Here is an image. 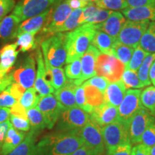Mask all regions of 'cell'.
Here are the masks:
<instances>
[{"mask_svg": "<svg viewBox=\"0 0 155 155\" xmlns=\"http://www.w3.org/2000/svg\"><path fill=\"white\" fill-rule=\"evenodd\" d=\"M85 144L80 135L55 132L45 136L35 145V155H71Z\"/></svg>", "mask_w": 155, "mask_h": 155, "instance_id": "obj_1", "label": "cell"}, {"mask_svg": "<svg viewBox=\"0 0 155 155\" xmlns=\"http://www.w3.org/2000/svg\"><path fill=\"white\" fill-rule=\"evenodd\" d=\"M96 31V25L86 23L66 32L67 59L65 63H71L82 58L92 43Z\"/></svg>", "mask_w": 155, "mask_h": 155, "instance_id": "obj_2", "label": "cell"}, {"mask_svg": "<svg viewBox=\"0 0 155 155\" xmlns=\"http://www.w3.org/2000/svg\"><path fill=\"white\" fill-rule=\"evenodd\" d=\"M44 60L55 68H62L67 59L66 33L58 32L45 39L41 43Z\"/></svg>", "mask_w": 155, "mask_h": 155, "instance_id": "obj_3", "label": "cell"}, {"mask_svg": "<svg viewBox=\"0 0 155 155\" xmlns=\"http://www.w3.org/2000/svg\"><path fill=\"white\" fill-rule=\"evenodd\" d=\"M91 119V114L81 108L74 106L65 108L58 119L56 131L58 132L77 133Z\"/></svg>", "mask_w": 155, "mask_h": 155, "instance_id": "obj_4", "label": "cell"}, {"mask_svg": "<svg viewBox=\"0 0 155 155\" xmlns=\"http://www.w3.org/2000/svg\"><path fill=\"white\" fill-rule=\"evenodd\" d=\"M125 67L124 64L114 55L100 53L96 62V73L110 83H114L121 80Z\"/></svg>", "mask_w": 155, "mask_h": 155, "instance_id": "obj_5", "label": "cell"}, {"mask_svg": "<svg viewBox=\"0 0 155 155\" xmlns=\"http://www.w3.org/2000/svg\"><path fill=\"white\" fill-rule=\"evenodd\" d=\"M102 134L106 154L120 145L131 144L129 137V126L119 120L103 127Z\"/></svg>", "mask_w": 155, "mask_h": 155, "instance_id": "obj_6", "label": "cell"}, {"mask_svg": "<svg viewBox=\"0 0 155 155\" xmlns=\"http://www.w3.org/2000/svg\"><path fill=\"white\" fill-rule=\"evenodd\" d=\"M72 12L73 9L67 0L56 1L55 5L51 7V11L42 28V32L51 35L57 33L58 30L63 26Z\"/></svg>", "mask_w": 155, "mask_h": 155, "instance_id": "obj_7", "label": "cell"}, {"mask_svg": "<svg viewBox=\"0 0 155 155\" xmlns=\"http://www.w3.org/2000/svg\"><path fill=\"white\" fill-rule=\"evenodd\" d=\"M76 134L82 137L85 144L94 154L103 155L105 150V144L103 138L102 127L92 119L91 116L88 123Z\"/></svg>", "mask_w": 155, "mask_h": 155, "instance_id": "obj_8", "label": "cell"}, {"mask_svg": "<svg viewBox=\"0 0 155 155\" xmlns=\"http://www.w3.org/2000/svg\"><path fill=\"white\" fill-rule=\"evenodd\" d=\"M149 24L150 21L127 20L116 38V40L135 49L139 45L141 37L148 28Z\"/></svg>", "mask_w": 155, "mask_h": 155, "instance_id": "obj_9", "label": "cell"}, {"mask_svg": "<svg viewBox=\"0 0 155 155\" xmlns=\"http://www.w3.org/2000/svg\"><path fill=\"white\" fill-rule=\"evenodd\" d=\"M57 0H21L15 5L12 14L19 20H26L49 9Z\"/></svg>", "mask_w": 155, "mask_h": 155, "instance_id": "obj_10", "label": "cell"}, {"mask_svg": "<svg viewBox=\"0 0 155 155\" xmlns=\"http://www.w3.org/2000/svg\"><path fill=\"white\" fill-rule=\"evenodd\" d=\"M141 91L139 89H128L123 101L119 107V121L129 126L134 115L141 106L140 96Z\"/></svg>", "mask_w": 155, "mask_h": 155, "instance_id": "obj_11", "label": "cell"}, {"mask_svg": "<svg viewBox=\"0 0 155 155\" xmlns=\"http://www.w3.org/2000/svg\"><path fill=\"white\" fill-rule=\"evenodd\" d=\"M36 106L43 114L47 128L49 129H53L65 108L52 94L40 97Z\"/></svg>", "mask_w": 155, "mask_h": 155, "instance_id": "obj_12", "label": "cell"}, {"mask_svg": "<svg viewBox=\"0 0 155 155\" xmlns=\"http://www.w3.org/2000/svg\"><path fill=\"white\" fill-rule=\"evenodd\" d=\"M13 81L18 83L25 89L33 86L36 77L35 61L31 54L11 73Z\"/></svg>", "mask_w": 155, "mask_h": 155, "instance_id": "obj_13", "label": "cell"}, {"mask_svg": "<svg viewBox=\"0 0 155 155\" xmlns=\"http://www.w3.org/2000/svg\"><path fill=\"white\" fill-rule=\"evenodd\" d=\"M152 116L150 111L144 106H141L136 112L129 126V137L131 144H141V137Z\"/></svg>", "mask_w": 155, "mask_h": 155, "instance_id": "obj_14", "label": "cell"}, {"mask_svg": "<svg viewBox=\"0 0 155 155\" xmlns=\"http://www.w3.org/2000/svg\"><path fill=\"white\" fill-rule=\"evenodd\" d=\"M36 60L38 68H37L35 81L34 83L35 88L40 97L52 94L55 91H54L55 89L48 81L43 56L40 48L37 50Z\"/></svg>", "mask_w": 155, "mask_h": 155, "instance_id": "obj_15", "label": "cell"}, {"mask_svg": "<svg viewBox=\"0 0 155 155\" xmlns=\"http://www.w3.org/2000/svg\"><path fill=\"white\" fill-rule=\"evenodd\" d=\"M100 51L93 45H91L81 58V76L74 82L78 86L91 78L95 76L96 73V62L97 57L99 55Z\"/></svg>", "mask_w": 155, "mask_h": 155, "instance_id": "obj_16", "label": "cell"}, {"mask_svg": "<svg viewBox=\"0 0 155 155\" xmlns=\"http://www.w3.org/2000/svg\"><path fill=\"white\" fill-rule=\"evenodd\" d=\"M119 108L104 103L101 105L94 108L91 116L101 127L113 123L118 119Z\"/></svg>", "mask_w": 155, "mask_h": 155, "instance_id": "obj_17", "label": "cell"}, {"mask_svg": "<svg viewBox=\"0 0 155 155\" xmlns=\"http://www.w3.org/2000/svg\"><path fill=\"white\" fill-rule=\"evenodd\" d=\"M125 22V17L121 12H112L105 22L96 25V28L97 30L102 31L108 35L116 38Z\"/></svg>", "mask_w": 155, "mask_h": 155, "instance_id": "obj_18", "label": "cell"}, {"mask_svg": "<svg viewBox=\"0 0 155 155\" xmlns=\"http://www.w3.org/2000/svg\"><path fill=\"white\" fill-rule=\"evenodd\" d=\"M17 43L9 44L0 50V77L9 74L15 65L18 55Z\"/></svg>", "mask_w": 155, "mask_h": 155, "instance_id": "obj_19", "label": "cell"}, {"mask_svg": "<svg viewBox=\"0 0 155 155\" xmlns=\"http://www.w3.org/2000/svg\"><path fill=\"white\" fill-rule=\"evenodd\" d=\"M127 88L121 80L111 83L104 93V103L119 108L123 101Z\"/></svg>", "mask_w": 155, "mask_h": 155, "instance_id": "obj_20", "label": "cell"}, {"mask_svg": "<svg viewBox=\"0 0 155 155\" xmlns=\"http://www.w3.org/2000/svg\"><path fill=\"white\" fill-rule=\"evenodd\" d=\"M50 11H51V7L42 14L26 19L21 24H19L16 33H15V38H17L19 35L24 33V32L37 33L39 30H40L43 28Z\"/></svg>", "mask_w": 155, "mask_h": 155, "instance_id": "obj_21", "label": "cell"}, {"mask_svg": "<svg viewBox=\"0 0 155 155\" xmlns=\"http://www.w3.org/2000/svg\"><path fill=\"white\" fill-rule=\"evenodd\" d=\"M77 87L74 80H67L65 86L54 91V96L65 108L74 107L76 106L75 92Z\"/></svg>", "mask_w": 155, "mask_h": 155, "instance_id": "obj_22", "label": "cell"}, {"mask_svg": "<svg viewBox=\"0 0 155 155\" xmlns=\"http://www.w3.org/2000/svg\"><path fill=\"white\" fill-rule=\"evenodd\" d=\"M125 17L131 21H155V5L127 7L122 10Z\"/></svg>", "mask_w": 155, "mask_h": 155, "instance_id": "obj_23", "label": "cell"}, {"mask_svg": "<svg viewBox=\"0 0 155 155\" xmlns=\"http://www.w3.org/2000/svg\"><path fill=\"white\" fill-rule=\"evenodd\" d=\"M26 134L22 131H17L12 125L9 127L4 141L0 154L7 155L12 152L16 147L20 144V143L26 137Z\"/></svg>", "mask_w": 155, "mask_h": 155, "instance_id": "obj_24", "label": "cell"}, {"mask_svg": "<svg viewBox=\"0 0 155 155\" xmlns=\"http://www.w3.org/2000/svg\"><path fill=\"white\" fill-rule=\"evenodd\" d=\"M116 41V38L102 31L97 30L93 39L92 45L99 50L100 53L113 55V47Z\"/></svg>", "mask_w": 155, "mask_h": 155, "instance_id": "obj_25", "label": "cell"}, {"mask_svg": "<svg viewBox=\"0 0 155 155\" xmlns=\"http://www.w3.org/2000/svg\"><path fill=\"white\" fill-rule=\"evenodd\" d=\"M19 22L21 21L15 15L5 17L0 22V39L7 40L14 38Z\"/></svg>", "mask_w": 155, "mask_h": 155, "instance_id": "obj_26", "label": "cell"}, {"mask_svg": "<svg viewBox=\"0 0 155 155\" xmlns=\"http://www.w3.org/2000/svg\"><path fill=\"white\" fill-rule=\"evenodd\" d=\"M44 61L48 81L51 83L53 88L58 90L65 86L67 79L64 70L62 68L53 67L45 60H44Z\"/></svg>", "mask_w": 155, "mask_h": 155, "instance_id": "obj_27", "label": "cell"}, {"mask_svg": "<svg viewBox=\"0 0 155 155\" xmlns=\"http://www.w3.org/2000/svg\"><path fill=\"white\" fill-rule=\"evenodd\" d=\"M38 134L30 130L20 144L7 155H35L36 137Z\"/></svg>", "mask_w": 155, "mask_h": 155, "instance_id": "obj_28", "label": "cell"}, {"mask_svg": "<svg viewBox=\"0 0 155 155\" xmlns=\"http://www.w3.org/2000/svg\"><path fill=\"white\" fill-rule=\"evenodd\" d=\"M27 115L30 122L31 131L38 133L40 131L47 128L43 114L37 108V106L27 110Z\"/></svg>", "mask_w": 155, "mask_h": 155, "instance_id": "obj_29", "label": "cell"}, {"mask_svg": "<svg viewBox=\"0 0 155 155\" xmlns=\"http://www.w3.org/2000/svg\"><path fill=\"white\" fill-rule=\"evenodd\" d=\"M139 46L149 53H155V21L150 22L141 37Z\"/></svg>", "mask_w": 155, "mask_h": 155, "instance_id": "obj_30", "label": "cell"}, {"mask_svg": "<svg viewBox=\"0 0 155 155\" xmlns=\"http://www.w3.org/2000/svg\"><path fill=\"white\" fill-rule=\"evenodd\" d=\"M83 87H84L87 104L89 106H91L93 108H94L97 107V106L101 105L102 104H104V93H102L96 87L89 86V85L83 86Z\"/></svg>", "mask_w": 155, "mask_h": 155, "instance_id": "obj_31", "label": "cell"}, {"mask_svg": "<svg viewBox=\"0 0 155 155\" xmlns=\"http://www.w3.org/2000/svg\"><path fill=\"white\" fill-rule=\"evenodd\" d=\"M134 51L133 48L120 43L116 40L113 47V55L126 65L130 61Z\"/></svg>", "mask_w": 155, "mask_h": 155, "instance_id": "obj_32", "label": "cell"}, {"mask_svg": "<svg viewBox=\"0 0 155 155\" xmlns=\"http://www.w3.org/2000/svg\"><path fill=\"white\" fill-rule=\"evenodd\" d=\"M140 101L152 116H155V86H149L141 91Z\"/></svg>", "mask_w": 155, "mask_h": 155, "instance_id": "obj_33", "label": "cell"}, {"mask_svg": "<svg viewBox=\"0 0 155 155\" xmlns=\"http://www.w3.org/2000/svg\"><path fill=\"white\" fill-rule=\"evenodd\" d=\"M155 61V53H150L145 58L138 70V76L143 84L146 86H150L151 81L149 77V71L152 66L153 62Z\"/></svg>", "mask_w": 155, "mask_h": 155, "instance_id": "obj_34", "label": "cell"}, {"mask_svg": "<svg viewBox=\"0 0 155 155\" xmlns=\"http://www.w3.org/2000/svg\"><path fill=\"white\" fill-rule=\"evenodd\" d=\"M36 33L32 32H24L17 37V42H16L19 50L21 52H27L36 48L35 35Z\"/></svg>", "mask_w": 155, "mask_h": 155, "instance_id": "obj_35", "label": "cell"}, {"mask_svg": "<svg viewBox=\"0 0 155 155\" xmlns=\"http://www.w3.org/2000/svg\"><path fill=\"white\" fill-rule=\"evenodd\" d=\"M83 9V8L74 9L71 12V14L70 15V16L66 19L65 23L63 25V26L59 28L58 32H70V31H72L75 30V28H78L79 26H81L80 23H79V19H80V17L82 15Z\"/></svg>", "mask_w": 155, "mask_h": 155, "instance_id": "obj_36", "label": "cell"}, {"mask_svg": "<svg viewBox=\"0 0 155 155\" xmlns=\"http://www.w3.org/2000/svg\"><path fill=\"white\" fill-rule=\"evenodd\" d=\"M40 98V96H39V94H38V92L36 91L35 88L32 87V88L25 90V93L23 94L22 96L21 97L19 102L20 103L21 105L25 109L28 110L36 106Z\"/></svg>", "mask_w": 155, "mask_h": 155, "instance_id": "obj_37", "label": "cell"}, {"mask_svg": "<svg viewBox=\"0 0 155 155\" xmlns=\"http://www.w3.org/2000/svg\"><path fill=\"white\" fill-rule=\"evenodd\" d=\"M121 81L125 84L127 88H141L145 86L139 79L137 72L126 68L122 75Z\"/></svg>", "mask_w": 155, "mask_h": 155, "instance_id": "obj_38", "label": "cell"}, {"mask_svg": "<svg viewBox=\"0 0 155 155\" xmlns=\"http://www.w3.org/2000/svg\"><path fill=\"white\" fill-rule=\"evenodd\" d=\"M149 54L150 53H147V52L145 51L144 50H143L140 46L138 45L135 48L130 61H129V63L126 65L125 68H128L137 72V71H138L139 67L141 66V63H143L145 58H146Z\"/></svg>", "mask_w": 155, "mask_h": 155, "instance_id": "obj_39", "label": "cell"}, {"mask_svg": "<svg viewBox=\"0 0 155 155\" xmlns=\"http://www.w3.org/2000/svg\"><path fill=\"white\" fill-rule=\"evenodd\" d=\"M96 5L101 9L108 10H123L128 7L126 0H98Z\"/></svg>", "mask_w": 155, "mask_h": 155, "instance_id": "obj_40", "label": "cell"}, {"mask_svg": "<svg viewBox=\"0 0 155 155\" xmlns=\"http://www.w3.org/2000/svg\"><path fill=\"white\" fill-rule=\"evenodd\" d=\"M141 143L149 147L155 145V117L152 116L149 124L141 137Z\"/></svg>", "mask_w": 155, "mask_h": 155, "instance_id": "obj_41", "label": "cell"}, {"mask_svg": "<svg viewBox=\"0 0 155 155\" xmlns=\"http://www.w3.org/2000/svg\"><path fill=\"white\" fill-rule=\"evenodd\" d=\"M75 102H76V106L78 107L81 108L83 111H85L87 113L91 114L93 112V108L91 106H90L87 104L86 95H85L84 87L83 85L78 86L75 89Z\"/></svg>", "mask_w": 155, "mask_h": 155, "instance_id": "obj_42", "label": "cell"}, {"mask_svg": "<svg viewBox=\"0 0 155 155\" xmlns=\"http://www.w3.org/2000/svg\"><path fill=\"white\" fill-rule=\"evenodd\" d=\"M65 75L69 80H78L81 76V62L80 59L75 60L65 67Z\"/></svg>", "mask_w": 155, "mask_h": 155, "instance_id": "obj_43", "label": "cell"}, {"mask_svg": "<svg viewBox=\"0 0 155 155\" xmlns=\"http://www.w3.org/2000/svg\"><path fill=\"white\" fill-rule=\"evenodd\" d=\"M100 8L96 5V4L93 2H89L86 7L83 9L82 15L79 19L80 25L88 23L89 21L98 12Z\"/></svg>", "mask_w": 155, "mask_h": 155, "instance_id": "obj_44", "label": "cell"}, {"mask_svg": "<svg viewBox=\"0 0 155 155\" xmlns=\"http://www.w3.org/2000/svg\"><path fill=\"white\" fill-rule=\"evenodd\" d=\"M109 81L107 79L105 78L104 77L101 76H94L91 78H89L88 80L85 81L83 83V86H86V85H89V86H92L96 87L100 90L102 93L105 92L106 89L107 88L108 85H109Z\"/></svg>", "mask_w": 155, "mask_h": 155, "instance_id": "obj_45", "label": "cell"}, {"mask_svg": "<svg viewBox=\"0 0 155 155\" xmlns=\"http://www.w3.org/2000/svg\"><path fill=\"white\" fill-rule=\"evenodd\" d=\"M9 121L15 129L21 131H28L30 130V124L28 119L17 117L16 116L10 115Z\"/></svg>", "mask_w": 155, "mask_h": 155, "instance_id": "obj_46", "label": "cell"}, {"mask_svg": "<svg viewBox=\"0 0 155 155\" xmlns=\"http://www.w3.org/2000/svg\"><path fill=\"white\" fill-rule=\"evenodd\" d=\"M17 100L7 90L0 93V108H11Z\"/></svg>", "mask_w": 155, "mask_h": 155, "instance_id": "obj_47", "label": "cell"}, {"mask_svg": "<svg viewBox=\"0 0 155 155\" xmlns=\"http://www.w3.org/2000/svg\"><path fill=\"white\" fill-rule=\"evenodd\" d=\"M6 90L14 97L15 99L17 100V101H19L26 89L22 86H21L19 83L13 82L10 86L7 87Z\"/></svg>", "mask_w": 155, "mask_h": 155, "instance_id": "obj_48", "label": "cell"}, {"mask_svg": "<svg viewBox=\"0 0 155 155\" xmlns=\"http://www.w3.org/2000/svg\"><path fill=\"white\" fill-rule=\"evenodd\" d=\"M15 7L14 0H0V20L10 12L12 9Z\"/></svg>", "mask_w": 155, "mask_h": 155, "instance_id": "obj_49", "label": "cell"}, {"mask_svg": "<svg viewBox=\"0 0 155 155\" xmlns=\"http://www.w3.org/2000/svg\"><path fill=\"white\" fill-rule=\"evenodd\" d=\"M111 10H108V9H101L98 11V12L93 17V18L89 21L88 23L90 24H94V25H98L101 24V23L105 22L108 18L109 15L112 13Z\"/></svg>", "mask_w": 155, "mask_h": 155, "instance_id": "obj_50", "label": "cell"}, {"mask_svg": "<svg viewBox=\"0 0 155 155\" xmlns=\"http://www.w3.org/2000/svg\"><path fill=\"white\" fill-rule=\"evenodd\" d=\"M131 144H124L117 147L116 148L112 150L109 153H107V155H131Z\"/></svg>", "mask_w": 155, "mask_h": 155, "instance_id": "obj_51", "label": "cell"}, {"mask_svg": "<svg viewBox=\"0 0 155 155\" xmlns=\"http://www.w3.org/2000/svg\"><path fill=\"white\" fill-rule=\"evenodd\" d=\"M10 114L12 115L17 116V117L28 119V115H27V110L21 105V104L19 101L12 106L10 108Z\"/></svg>", "mask_w": 155, "mask_h": 155, "instance_id": "obj_52", "label": "cell"}, {"mask_svg": "<svg viewBox=\"0 0 155 155\" xmlns=\"http://www.w3.org/2000/svg\"><path fill=\"white\" fill-rule=\"evenodd\" d=\"M150 147L143 144H139L131 149V155H150Z\"/></svg>", "mask_w": 155, "mask_h": 155, "instance_id": "obj_53", "label": "cell"}, {"mask_svg": "<svg viewBox=\"0 0 155 155\" xmlns=\"http://www.w3.org/2000/svg\"><path fill=\"white\" fill-rule=\"evenodd\" d=\"M128 7H139L144 6L155 5V0H126Z\"/></svg>", "mask_w": 155, "mask_h": 155, "instance_id": "obj_54", "label": "cell"}, {"mask_svg": "<svg viewBox=\"0 0 155 155\" xmlns=\"http://www.w3.org/2000/svg\"><path fill=\"white\" fill-rule=\"evenodd\" d=\"M12 125V124L9 121V119L6 121L5 122L0 124V152H1L2 147L4 141H5V137L7 135V131L9 128Z\"/></svg>", "mask_w": 155, "mask_h": 155, "instance_id": "obj_55", "label": "cell"}, {"mask_svg": "<svg viewBox=\"0 0 155 155\" xmlns=\"http://www.w3.org/2000/svg\"><path fill=\"white\" fill-rule=\"evenodd\" d=\"M13 81L12 76L11 73L5 75V77H0V93L4 91L7 89V87L12 83Z\"/></svg>", "mask_w": 155, "mask_h": 155, "instance_id": "obj_56", "label": "cell"}, {"mask_svg": "<svg viewBox=\"0 0 155 155\" xmlns=\"http://www.w3.org/2000/svg\"><path fill=\"white\" fill-rule=\"evenodd\" d=\"M67 2L72 9L84 8L89 3L86 0H67Z\"/></svg>", "mask_w": 155, "mask_h": 155, "instance_id": "obj_57", "label": "cell"}, {"mask_svg": "<svg viewBox=\"0 0 155 155\" xmlns=\"http://www.w3.org/2000/svg\"><path fill=\"white\" fill-rule=\"evenodd\" d=\"M10 115V108H0V124L9 120Z\"/></svg>", "mask_w": 155, "mask_h": 155, "instance_id": "obj_58", "label": "cell"}, {"mask_svg": "<svg viewBox=\"0 0 155 155\" xmlns=\"http://www.w3.org/2000/svg\"><path fill=\"white\" fill-rule=\"evenodd\" d=\"M92 153V151L88 148V147L84 144L71 155H91Z\"/></svg>", "mask_w": 155, "mask_h": 155, "instance_id": "obj_59", "label": "cell"}, {"mask_svg": "<svg viewBox=\"0 0 155 155\" xmlns=\"http://www.w3.org/2000/svg\"><path fill=\"white\" fill-rule=\"evenodd\" d=\"M149 75H150L151 83H152L153 85L155 86V61L153 62L152 66L150 68V71Z\"/></svg>", "mask_w": 155, "mask_h": 155, "instance_id": "obj_60", "label": "cell"}, {"mask_svg": "<svg viewBox=\"0 0 155 155\" xmlns=\"http://www.w3.org/2000/svg\"><path fill=\"white\" fill-rule=\"evenodd\" d=\"M150 155H155V145L152 147H151Z\"/></svg>", "mask_w": 155, "mask_h": 155, "instance_id": "obj_61", "label": "cell"}, {"mask_svg": "<svg viewBox=\"0 0 155 155\" xmlns=\"http://www.w3.org/2000/svg\"><path fill=\"white\" fill-rule=\"evenodd\" d=\"M86 1L88 2H96L98 1V0H86Z\"/></svg>", "mask_w": 155, "mask_h": 155, "instance_id": "obj_62", "label": "cell"}, {"mask_svg": "<svg viewBox=\"0 0 155 155\" xmlns=\"http://www.w3.org/2000/svg\"><path fill=\"white\" fill-rule=\"evenodd\" d=\"M91 155H97V154H94V153H92V154H91Z\"/></svg>", "mask_w": 155, "mask_h": 155, "instance_id": "obj_63", "label": "cell"}]
</instances>
